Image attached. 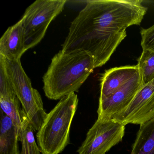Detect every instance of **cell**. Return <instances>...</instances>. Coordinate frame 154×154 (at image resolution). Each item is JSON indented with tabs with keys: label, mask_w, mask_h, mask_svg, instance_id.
Masks as SVG:
<instances>
[{
	"label": "cell",
	"mask_w": 154,
	"mask_h": 154,
	"mask_svg": "<svg viewBox=\"0 0 154 154\" xmlns=\"http://www.w3.org/2000/svg\"><path fill=\"white\" fill-rule=\"evenodd\" d=\"M125 126L112 119H97L78 149V154H106L122 141Z\"/></svg>",
	"instance_id": "6"
},
{
	"label": "cell",
	"mask_w": 154,
	"mask_h": 154,
	"mask_svg": "<svg viewBox=\"0 0 154 154\" xmlns=\"http://www.w3.org/2000/svg\"><path fill=\"white\" fill-rule=\"evenodd\" d=\"M131 154H154V118L140 125Z\"/></svg>",
	"instance_id": "12"
},
{
	"label": "cell",
	"mask_w": 154,
	"mask_h": 154,
	"mask_svg": "<svg viewBox=\"0 0 154 154\" xmlns=\"http://www.w3.org/2000/svg\"><path fill=\"white\" fill-rule=\"evenodd\" d=\"M137 65L143 85L148 83L154 79V52L143 50L138 58Z\"/></svg>",
	"instance_id": "15"
},
{
	"label": "cell",
	"mask_w": 154,
	"mask_h": 154,
	"mask_svg": "<svg viewBox=\"0 0 154 154\" xmlns=\"http://www.w3.org/2000/svg\"><path fill=\"white\" fill-rule=\"evenodd\" d=\"M154 118V79L143 85L124 110L111 119L126 126L141 125Z\"/></svg>",
	"instance_id": "7"
},
{
	"label": "cell",
	"mask_w": 154,
	"mask_h": 154,
	"mask_svg": "<svg viewBox=\"0 0 154 154\" xmlns=\"http://www.w3.org/2000/svg\"><path fill=\"white\" fill-rule=\"evenodd\" d=\"M27 51L21 19L10 27L0 39V55L9 61L20 60Z\"/></svg>",
	"instance_id": "9"
},
{
	"label": "cell",
	"mask_w": 154,
	"mask_h": 154,
	"mask_svg": "<svg viewBox=\"0 0 154 154\" xmlns=\"http://www.w3.org/2000/svg\"><path fill=\"white\" fill-rule=\"evenodd\" d=\"M75 93L63 97L46 117L37 133L42 154H59L70 143L71 125L77 109Z\"/></svg>",
	"instance_id": "3"
},
{
	"label": "cell",
	"mask_w": 154,
	"mask_h": 154,
	"mask_svg": "<svg viewBox=\"0 0 154 154\" xmlns=\"http://www.w3.org/2000/svg\"><path fill=\"white\" fill-rule=\"evenodd\" d=\"M143 85L139 73L110 96L99 99L98 119L104 120H110L114 115L124 110Z\"/></svg>",
	"instance_id": "8"
},
{
	"label": "cell",
	"mask_w": 154,
	"mask_h": 154,
	"mask_svg": "<svg viewBox=\"0 0 154 154\" xmlns=\"http://www.w3.org/2000/svg\"><path fill=\"white\" fill-rule=\"evenodd\" d=\"M0 154H20L19 130L11 119L1 111Z\"/></svg>",
	"instance_id": "11"
},
{
	"label": "cell",
	"mask_w": 154,
	"mask_h": 154,
	"mask_svg": "<svg viewBox=\"0 0 154 154\" xmlns=\"http://www.w3.org/2000/svg\"><path fill=\"white\" fill-rule=\"evenodd\" d=\"M95 68L93 58L85 51L64 54L60 50L52 58L43 77L46 96L60 100L78 91Z\"/></svg>",
	"instance_id": "2"
},
{
	"label": "cell",
	"mask_w": 154,
	"mask_h": 154,
	"mask_svg": "<svg viewBox=\"0 0 154 154\" xmlns=\"http://www.w3.org/2000/svg\"><path fill=\"white\" fill-rule=\"evenodd\" d=\"M20 103L16 94L0 97L1 111L11 119L19 131L22 125L24 114Z\"/></svg>",
	"instance_id": "14"
},
{
	"label": "cell",
	"mask_w": 154,
	"mask_h": 154,
	"mask_svg": "<svg viewBox=\"0 0 154 154\" xmlns=\"http://www.w3.org/2000/svg\"><path fill=\"white\" fill-rule=\"evenodd\" d=\"M140 33L142 50H148L154 53V25L149 28H141Z\"/></svg>",
	"instance_id": "17"
},
{
	"label": "cell",
	"mask_w": 154,
	"mask_h": 154,
	"mask_svg": "<svg viewBox=\"0 0 154 154\" xmlns=\"http://www.w3.org/2000/svg\"><path fill=\"white\" fill-rule=\"evenodd\" d=\"M15 94L13 86L7 73L4 58L0 56V96Z\"/></svg>",
	"instance_id": "16"
},
{
	"label": "cell",
	"mask_w": 154,
	"mask_h": 154,
	"mask_svg": "<svg viewBox=\"0 0 154 154\" xmlns=\"http://www.w3.org/2000/svg\"><path fill=\"white\" fill-rule=\"evenodd\" d=\"M140 0H90L72 21L63 53L83 50L95 68L104 65L127 36L126 29L140 25L147 8Z\"/></svg>",
	"instance_id": "1"
},
{
	"label": "cell",
	"mask_w": 154,
	"mask_h": 154,
	"mask_svg": "<svg viewBox=\"0 0 154 154\" xmlns=\"http://www.w3.org/2000/svg\"><path fill=\"white\" fill-rule=\"evenodd\" d=\"M139 73L137 65L114 67L106 70L101 77L100 94L99 99L110 96Z\"/></svg>",
	"instance_id": "10"
},
{
	"label": "cell",
	"mask_w": 154,
	"mask_h": 154,
	"mask_svg": "<svg viewBox=\"0 0 154 154\" xmlns=\"http://www.w3.org/2000/svg\"><path fill=\"white\" fill-rule=\"evenodd\" d=\"M3 58L7 73L15 93L22 104V109L34 131H38L47 114L44 109L41 95L32 86L20 60L9 61Z\"/></svg>",
	"instance_id": "4"
},
{
	"label": "cell",
	"mask_w": 154,
	"mask_h": 154,
	"mask_svg": "<svg viewBox=\"0 0 154 154\" xmlns=\"http://www.w3.org/2000/svg\"><path fill=\"white\" fill-rule=\"evenodd\" d=\"M34 131V129L24 112L22 125L19 131V140L21 142L22 147L20 154L41 153L38 145L36 142Z\"/></svg>",
	"instance_id": "13"
},
{
	"label": "cell",
	"mask_w": 154,
	"mask_h": 154,
	"mask_svg": "<svg viewBox=\"0 0 154 154\" xmlns=\"http://www.w3.org/2000/svg\"><path fill=\"white\" fill-rule=\"evenodd\" d=\"M66 0H37L28 7L21 20L27 50L43 39L51 22L63 11Z\"/></svg>",
	"instance_id": "5"
}]
</instances>
